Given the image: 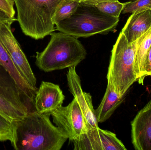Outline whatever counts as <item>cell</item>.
<instances>
[{"label": "cell", "mask_w": 151, "mask_h": 150, "mask_svg": "<svg viewBox=\"0 0 151 150\" xmlns=\"http://www.w3.org/2000/svg\"><path fill=\"white\" fill-rule=\"evenodd\" d=\"M124 96L120 97L113 87L107 84L105 93L95 114L99 123H103L109 119L115 110L124 100Z\"/></svg>", "instance_id": "cell-14"}, {"label": "cell", "mask_w": 151, "mask_h": 150, "mask_svg": "<svg viewBox=\"0 0 151 150\" xmlns=\"http://www.w3.org/2000/svg\"><path fill=\"white\" fill-rule=\"evenodd\" d=\"M14 0H0V9L12 18L15 17Z\"/></svg>", "instance_id": "cell-22"}, {"label": "cell", "mask_w": 151, "mask_h": 150, "mask_svg": "<svg viewBox=\"0 0 151 150\" xmlns=\"http://www.w3.org/2000/svg\"><path fill=\"white\" fill-rule=\"evenodd\" d=\"M13 138L12 122L0 114V141L11 142Z\"/></svg>", "instance_id": "cell-21"}, {"label": "cell", "mask_w": 151, "mask_h": 150, "mask_svg": "<svg viewBox=\"0 0 151 150\" xmlns=\"http://www.w3.org/2000/svg\"><path fill=\"white\" fill-rule=\"evenodd\" d=\"M80 4L95 7L103 13L119 18L125 6V3L119 0H80Z\"/></svg>", "instance_id": "cell-17"}, {"label": "cell", "mask_w": 151, "mask_h": 150, "mask_svg": "<svg viewBox=\"0 0 151 150\" xmlns=\"http://www.w3.org/2000/svg\"><path fill=\"white\" fill-rule=\"evenodd\" d=\"M151 9V0H134L125 3L123 14Z\"/></svg>", "instance_id": "cell-20"}, {"label": "cell", "mask_w": 151, "mask_h": 150, "mask_svg": "<svg viewBox=\"0 0 151 150\" xmlns=\"http://www.w3.org/2000/svg\"><path fill=\"white\" fill-rule=\"evenodd\" d=\"M66 76L69 90L81 110L88 130L98 128V122L95 115L92 97L90 93L83 90L81 79L76 73V67L69 68Z\"/></svg>", "instance_id": "cell-9"}, {"label": "cell", "mask_w": 151, "mask_h": 150, "mask_svg": "<svg viewBox=\"0 0 151 150\" xmlns=\"http://www.w3.org/2000/svg\"><path fill=\"white\" fill-rule=\"evenodd\" d=\"M51 113L29 112L12 122L11 143L16 150H60L68 140L50 120Z\"/></svg>", "instance_id": "cell-1"}, {"label": "cell", "mask_w": 151, "mask_h": 150, "mask_svg": "<svg viewBox=\"0 0 151 150\" xmlns=\"http://www.w3.org/2000/svg\"><path fill=\"white\" fill-rule=\"evenodd\" d=\"M65 99V97L59 85L42 82L36 92L35 108L39 113H51L62 105Z\"/></svg>", "instance_id": "cell-11"}, {"label": "cell", "mask_w": 151, "mask_h": 150, "mask_svg": "<svg viewBox=\"0 0 151 150\" xmlns=\"http://www.w3.org/2000/svg\"><path fill=\"white\" fill-rule=\"evenodd\" d=\"M151 46V28L138 38L136 53L134 70L140 84L143 85V79L145 63L148 51Z\"/></svg>", "instance_id": "cell-16"}, {"label": "cell", "mask_w": 151, "mask_h": 150, "mask_svg": "<svg viewBox=\"0 0 151 150\" xmlns=\"http://www.w3.org/2000/svg\"><path fill=\"white\" fill-rule=\"evenodd\" d=\"M46 48L36 53L35 64L45 72L76 67L86 58V49L78 38L64 33L52 32Z\"/></svg>", "instance_id": "cell-2"}, {"label": "cell", "mask_w": 151, "mask_h": 150, "mask_svg": "<svg viewBox=\"0 0 151 150\" xmlns=\"http://www.w3.org/2000/svg\"><path fill=\"white\" fill-rule=\"evenodd\" d=\"M16 21L17 18H15L9 21L0 22V41L22 76L37 90L36 77L25 54L12 31V25Z\"/></svg>", "instance_id": "cell-7"}, {"label": "cell", "mask_w": 151, "mask_h": 150, "mask_svg": "<svg viewBox=\"0 0 151 150\" xmlns=\"http://www.w3.org/2000/svg\"><path fill=\"white\" fill-rule=\"evenodd\" d=\"M63 0H14L17 21L23 33L42 39L55 31L54 17Z\"/></svg>", "instance_id": "cell-3"}, {"label": "cell", "mask_w": 151, "mask_h": 150, "mask_svg": "<svg viewBox=\"0 0 151 150\" xmlns=\"http://www.w3.org/2000/svg\"><path fill=\"white\" fill-rule=\"evenodd\" d=\"M151 28V9L135 12L129 16L121 32L127 40L133 42Z\"/></svg>", "instance_id": "cell-12"}, {"label": "cell", "mask_w": 151, "mask_h": 150, "mask_svg": "<svg viewBox=\"0 0 151 150\" xmlns=\"http://www.w3.org/2000/svg\"><path fill=\"white\" fill-rule=\"evenodd\" d=\"M0 64L5 69L12 77L23 96L29 99L33 98L36 90L33 88L22 76L1 41Z\"/></svg>", "instance_id": "cell-13"}, {"label": "cell", "mask_w": 151, "mask_h": 150, "mask_svg": "<svg viewBox=\"0 0 151 150\" xmlns=\"http://www.w3.org/2000/svg\"><path fill=\"white\" fill-rule=\"evenodd\" d=\"M15 18L11 17L8 14H6L5 12L3 11L0 9V22L9 21V20H11Z\"/></svg>", "instance_id": "cell-24"}, {"label": "cell", "mask_w": 151, "mask_h": 150, "mask_svg": "<svg viewBox=\"0 0 151 150\" xmlns=\"http://www.w3.org/2000/svg\"><path fill=\"white\" fill-rule=\"evenodd\" d=\"M138 39L133 42L127 40L121 32L111 51L106 78L120 97L125 96L130 86L138 80L134 70Z\"/></svg>", "instance_id": "cell-5"}, {"label": "cell", "mask_w": 151, "mask_h": 150, "mask_svg": "<svg viewBox=\"0 0 151 150\" xmlns=\"http://www.w3.org/2000/svg\"><path fill=\"white\" fill-rule=\"evenodd\" d=\"M130 1H134V0H130Z\"/></svg>", "instance_id": "cell-25"}, {"label": "cell", "mask_w": 151, "mask_h": 150, "mask_svg": "<svg viewBox=\"0 0 151 150\" xmlns=\"http://www.w3.org/2000/svg\"><path fill=\"white\" fill-rule=\"evenodd\" d=\"M119 20V18L106 15L95 7L80 4L70 17L55 25L56 30L78 38H88L113 31Z\"/></svg>", "instance_id": "cell-4"}, {"label": "cell", "mask_w": 151, "mask_h": 150, "mask_svg": "<svg viewBox=\"0 0 151 150\" xmlns=\"http://www.w3.org/2000/svg\"><path fill=\"white\" fill-rule=\"evenodd\" d=\"M80 4V0H63L54 16L55 24L70 17L75 12Z\"/></svg>", "instance_id": "cell-19"}, {"label": "cell", "mask_w": 151, "mask_h": 150, "mask_svg": "<svg viewBox=\"0 0 151 150\" xmlns=\"http://www.w3.org/2000/svg\"><path fill=\"white\" fill-rule=\"evenodd\" d=\"M72 142L74 150H127L115 134L99 127L89 129Z\"/></svg>", "instance_id": "cell-8"}, {"label": "cell", "mask_w": 151, "mask_h": 150, "mask_svg": "<svg viewBox=\"0 0 151 150\" xmlns=\"http://www.w3.org/2000/svg\"><path fill=\"white\" fill-rule=\"evenodd\" d=\"M55 126L71 142L78 139L88 129L77 101L73 99L68 105H61L51 113Z\"/></svg>", "instance_id": "cell-6"}, {"label": "cell", "mask_w": 151, "mask_h": 150, "mask_svg": "<svg viewBox=\"0 0 151 150\" xmlns=\"http://www.w3.org/2000/svg\"><path fill=\"white\" fill-rule=\"evenodd\" d=\"M131 139L136 150H151V100L131 122Z\"/></svg>", "instance_id": "cell-10"}, {"label": "cell", "mask_w": 151, "mask_h": 150, "mask_svg": "<svg viewBox=\"0 0 151 150\" xmlns=\"http://www.w3.org/2000/svg\"><path fill=\"white\" fill-rule=\"evenodd\" d=\"M27 113L0 94V114L10 120L12 122L22 119Z\"/></svg>", "instance_id": "cell-18"}, {"label": "cell", "mask_w": 151, "mask_h": 150, "mask_svg": "<svg viewBox=\"0 0 151 150\" xmlns=\"http://www.w3.org/2000/svg\"><path fill=\"white\" fill-rule=\"evenodd\" d=\"M0 94L19 107L24 105L23 96L8 71L0 64Z\"/></svg>", "instance_id": "cell-15"}, {"label": "cell", "mask_w": 151, "mask_h": 150, "mask_svg": "<svg viewBox=\"0 0 151 150\" xmlns=\"http://www.w3.org/2000/svg\"><path fill=\"white\" fill-rule=\"evenodd\" d=\"M148 76H151V46L148 51L145 63L143 75V80H144L145 78Z\"/></svg>", "instance_id": "cell-23"}]
</instances>
